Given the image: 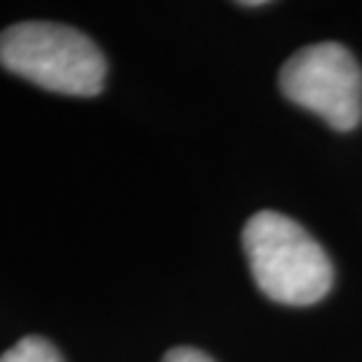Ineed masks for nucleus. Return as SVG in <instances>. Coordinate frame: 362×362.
Returning a JSON list of instances; mask_svg holds the SVG:
<instances>
[{
    "instance_id": "nucleus-1",
    "label": "nucleus",
    "mask_w": 362,
    "mask_h": 362,
    "mask_svg": "<svg viewBox=\"0 0 362 362\" xmlns=\"http://www.w3.org/2000/svg\"><path fill=\"white\" fill-rule=\"evenodd\" d=\"M242 245L263 296L285 306H311L333 287V263L300 223L263 209L247 220Z\"/></svg>"
},
{
    "instance_id": "nucleus-2",
    "label": "nucleus",
    "mask_w": 362,
    "mask_h": 362,
    "mask_svg": "<svg viewBox=\"0 0 362 362\" xmlns=\"http://www.w3.org/2000/svg\"><path fill=\"white\" fill-rule=\"evenodd\" d=\"M0 65L40 89L94 97L105 86L107 62L81 30L54 22H19L0 33Z\"/></svg>"
},
{
    "instance_id": "nucleus-3",
    "label": "nucleus",
    "mask_w": 362,
    "mask_h": 362,
    "mask_svg": "<svg viewBox=\"0 0 362 362\" xmlns=\"http://www.w3.org/2000/svg\"><path fill=\"white\" fill-rule=\"evenodd\" d=\"M279 89L336 132H351L362 121V70L341 43H314L296 52L279 73Z\"/></svg>"
},
{
    "instance_id": "nucleus-4",
    "label": "nucleus",
    "mask_w": 362,
    "mask_h": 362,
    "mask_svg": "<svg viewBox=\"0 0 362 362\" xmlns=\"http://www.w3.org/2000/svg\"><path fill=\"white\" fill-rule=\"evenodd\" d=\"M0 362H65L52 341L40 336H25L11 349L0 354Z\"/></svg>"
},
{
    "instance_id": "nucleus-5",
    "label": "nucleus",
    "mask_w": 362,
    "mask_h": 362,
    "mask_svg": "<svg viewBox=\"0 0 362 362\" xmlns=\"http://www.w3.org/2000/svg\"><path fill=\"white\" fill-rule=\"evenodd\" d=\"M161 362H215L209 354L199 349H191V346H175V349H169L164 354V360Z\"/></svg>"
}]
</instances>
